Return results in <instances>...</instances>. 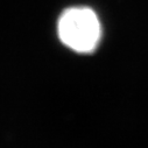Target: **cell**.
Instances as JSON below:
<instances>
[{"label": "cell", "mask_w": 148, "mask_h": 148, "mask_svg": "<svg viewBox=\"0 0 148 148\" xmlns=\"http://www.w3.org/2000/svg\"><path fill=\"white\" fill-rule=\"evenodd\" d=\"M58 36L63 45L77 53H90L100 41L101 27L96 13L88 7H71L58 20Z\"/></svg>", "instance_id": "cell-1"}]
</instances>
